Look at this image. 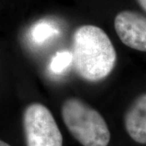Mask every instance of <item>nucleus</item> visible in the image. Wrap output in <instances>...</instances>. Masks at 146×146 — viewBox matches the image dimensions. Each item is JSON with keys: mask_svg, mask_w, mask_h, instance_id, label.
Instances as JSON below:
<instances>
[{"mask_svg": "<svg viewBox=\"0 0 146 146\" xmlns=\"http://www.w3.org/2000/svg\"><path fill=\"white\" fill-rule=\"evenodd\" d=\"M72 64L76 74L88 82H98L114 70L117 54L112 42L101 28L86 25L73 33Z\"/></svg>", "mask_w": 146, "mask_h": 146, "instance_id": "obj_1", "label": "nucleus"}, {"mask_svg": "<svg viewBox=\"0 0 146 146\" xmlns=\"http://www.w3.org/2000/svg\"><path fill=\"white\" fill-rule=\"evenodd\" d=\"M63 123L72 136L83 146H107L110 141L108 125L97 110L77 98L63 102Z\"/></svg>", "mask_w": 146, "mask_h": 146, "instance_id": "obj_2", "label": "nucleus"}, {"mask_svg": "<svg viewBox=\"0 0 146 146\" xmlns=\"http://www.w3.org/2000/svg\"><path fill=\"white\" fill-rule=\"evenodd\" d=\"M26 146H63V136L50 110L34 102L27 106L23 114Z\"/></svg>", "mask_w": 146, "mask_h": 146, "instance_id": "obj_3", "label": "nucleus"}, {"mask_svg": "<svg viewBox=\"0 0 146 146\" xmlns=\"http://www.w3.org/2000/svg\"><path fill=\"white\" fill-rule=\"evenodd\" d=\"M116 33L124 45L146 52V17L132 11H123L115 18Z\"/></svg>", "mask_w": 146, "mask_h": 146, "instance_id": "obj_4", "label": "nucleus"}, {"mask_svg": "<svg viewBox=\"0 0 146 146\" xmlns=\"http://www.w3.org/2000/svg\"><path fill=\"white\" fill-rule=\"evenodd\" d=\"M124 126L133 141L146 145V94L140 95L126 111Z\"/></svg>", "mask_w": 146, "mask_h": 146, "instance_id": "obj_5", "label": "nucleus"}, {"mask_svg": "<svg viewBox=\"0 0 146 146\" xmlns=\"http://www.w3.org/2000/svg\"><path fill=\"white\" fill-rule=\"evenodd\" d=\"M58 33L57 29L50 23L39 21L32 28V41L36 44H42L52 36L57 35Z\"/></svg>", "mask_w": 146, "mask_h": 146, "instance_id": "obj_6", "label": "nucleus"}, {"mask_svg": "<svg viewBox=\"0 0 146 146\" xmlns=\"http://www.w3.org/2000/svg\"><path fill=\"white\" fill-rule=\"evenodd\" d=\"M72 63V52L63 50L57 52L51 58L50 63V69L55 74L63 73Z\"/></svg>", "mask_w": 146, "mask_h": 146, "instance_id": "obj_7", "label": "nucleus"}, {"mask_svg": "<svg viewBox=\"0 0 146 146\" xmlns=\"http://www.w3.org/2000/svg\"><path fill=\"white\" fill-rule=\"evenodd\" d=\"M141 7L146 11V0H137Z\"/></svg>", "mask_w": 146, "mask_h": 146, "instance_id": "obj_8", "label": "nucleus"}, {"mask_svg": "<svg viewBox=\"0 0 146 146\" xmlns=\"http://www.w3.org/2000/svg\"><path fill=\"white\" fill-rule=\"evenodd\" d=\"M0 146H11L10 145H8L7 143H6L5 141L0 140Z\"/></svg>", "mask_w": 146, "mask_h": 146, "instance_id": "obj_9", "label": "nucleus"}]
</instances>
